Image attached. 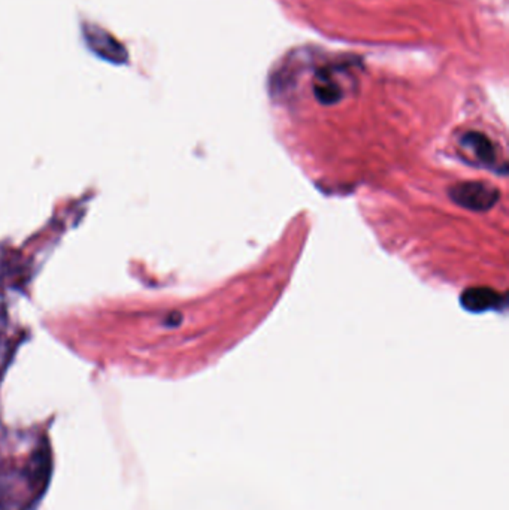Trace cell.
<instances>
[{
	"label": "cell",
	"mask_w": 509,
	"mask_h": 510,
	"mask_svg": "<svg viewBox=\"0 0 509 510\" xmlns=\"http://www.w3.org/2000/svg\"><path fill=\"white\" fill-rule=\"evenodd\" d=\"M313 95L323 105H336L344 97V88L333 76V69H321L313 82Z\"/></svg>",
	"instance_id": "3"
},
{
	"label": "cell",
	"mask_w": 509,
	"mask_h": 510,
	"mask_svg": "<svg viewBox=\"0 0 509 510\" xmlns=\"http://www.w3.org/2000/svg\"><path fill=\"white\" fill-rule=\"evenodd\" d=\"M451 199L462 208L484 212L496 205L499 191L487 182H464L449 190Z\"/></svg>",
	"instance_id": "1"
},
{
	"label": "cell",
	"mask_w": 509,
	"mask_h": 510,
	"mask_svg": "<svg viewBox=\"0 0 509 510\" xmlns=\"http://www.w3.org/2000/svg\"><path fill=\"white\" fill-rule=\"evenodd\" d=\"M27 478L33 489L45 491L51 473V454L48 448L39 449L32 455L27 464Z\"/></svg>",
	"instance_id": "4"
},
{
	"label": "cell",
	"mask_w": 509,
	"mask_h": 510,
	"mask_svg": "<svg viewBox=\"0 0 509 510\" xmlns=\"http://www.w3.org/2000/svg\"><path fill=\"white\" fill-rule=\"evenodd\" d=\"M460 147L469 152L475 163L487 169H499V149L496 143L488 139L484 133L468 132L462 136Z\"/></svg>",
	"instance_id": "2"
},
{
	"label": "cell",
	"mask_w": 509,
	"mask_h": 510,
	"mask_svg": "<svg viewBox=\"0 0 509 510\" xmlns=\"http://www.w3.org/2000/svg\"><path fill=\"white\" fill-rule=\"evenodd\" d=\"M500 300V295L493 290H486V288H475V290H468L463 297L462 303L466 309L472 312H482L493 309L497 306Z\"/></svg>",
	"instance_id": "5"
}]
</instances>
